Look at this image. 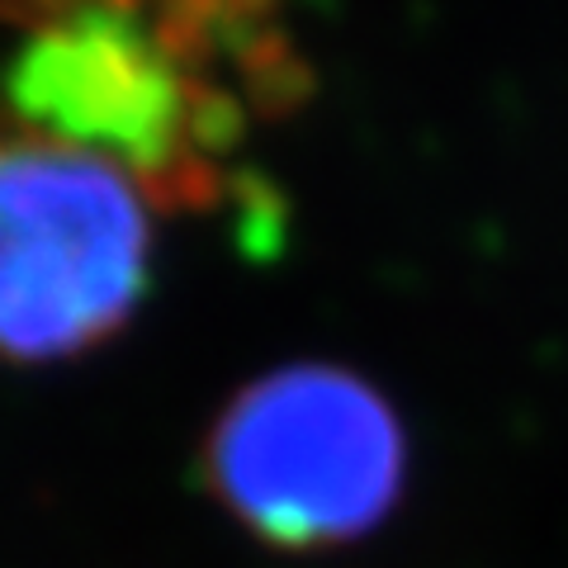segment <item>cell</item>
Returning <instances> with one entry per match:
<instances>
[{"instance_id": "3957f363", "label": "cell", "mask_w": 568, "mask_h": 568, "mask_svg": "<svg viewBox=\"0 0 568 568\" xmlns=\"http://www.w3.org/2000/svg\"><path fill=\"white\" fill-rule=\"evenodd\" d=\"M148 284V194L104 156L0 129V361L48 365L104 346Z\"/></svg>"}, {"instance_id": "5b68a950", "label": "cell", "mask_w": 568, "mask_h": 568, "mask_svg": "<svg viewBox=\"0 0 568 568\" xmlns=\"http://www.w3.org/2000/svg\"><path fill=\"white\" fill-rule=\"evenodd\" d=\"M91 6H110V10H142V0H0V24H24L39 29L48 20H62V14L91 10Z\"/></svg>"}, {"instance_id": "7a4b0ae2", "label": "cell", "mask_w": 568, "mask_h": 568, "mask_svg": "<svg viewBox=\"0 0 568 568\" xmlns=\"http://www.w3.org/2000/svg\"><path fill=\"white\" fill-rule=\"evenodd\" d=\"M200 478L256 540L304 555L351 545L403 497L407 436L375 384L342 365L271 369L209 426Z\"/></svg>"}, {"instance_id": "277c9868", "label": "cell", "mask_w": 568, "mask_h": 568, "mask_svg": "<svg viewBox=\"0 0 568 568\" xmlns=\"http://www.w3.org/2000/svg\"><path fill=\"white\" fill-rule=\"evenodd\" d=\"M138 14L194 81L252 119H280L304 104L313 71L280 0H142Z\"/></svg>"}, {"instance_id": "6da1fadb", "label": "cell", "mask_w": 568, "mask_h": 568, "mask_svg": "<svg viewBox=\"0 0 568 568\" xmlns=\"http://www.w3.org/2000/svg\"><path fill=\"white\" fill-rule=\"evenodd\" d=\"M10 129L114 162L171 213L227 200V152L252 114L209 91L133 10L91 6L24 33L0 67Z\"/></svg>"}]
</instances>
